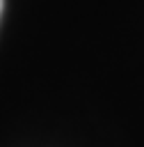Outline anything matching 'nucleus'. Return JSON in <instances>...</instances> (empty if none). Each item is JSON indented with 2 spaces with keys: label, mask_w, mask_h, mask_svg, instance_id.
<instances>
[{
  "label": "nucleus",
  "mask_w": 144,
  "mask_h": 147,
  "mask_svg": "<svg viewBox=\"0 0 144 147\" xmlns=\"http://www.w3.org/2000/svg\"><path fill=\"white\" fill-rule=\"evenodd\" d=\"M2 5H5V0H0V14H2Z\"/></svg>",
  "instance_id": "obj_1"
}]
</instances>
